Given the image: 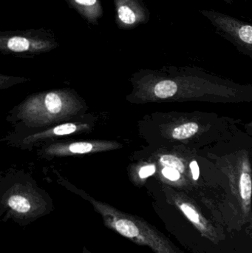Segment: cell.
<instances>
[{"mask_svg": "<svg viewBox=\"0 0 252 253\" xmlns=\"http://www.w3.org/2000/svg\"><path fill=\"white\" fill-rule=\"evenodd\" d=\"M95 211L102 216L104 225L131 241L147 247L155 253H182L164 234L143 218L121 212L108 204L87 197Z\"/></svg>", "mask_w": 252, "mask_h": 253, "instance_id": "obj_1", "label": "cell"}, {"mask_svg": "<svg viewBox=\"0 0 252 253\" xmlns=\"http://www.w3.org/2000/svg\"><path fill=\"white\" fill-rule=\"evenodd\" d=\"M49 202L37 193L23 190L9 192L1 201V214L20 226H28L51 212Z\"/></svg>", "mask_w": 252, "mask_h": 253, "instance_id": "obj_2", "label": "cell"}, {"mask_svg": "<svg viewBox=\"0 0 252 253\" xmlns=\"http://www.w3.org/2000/svg\"><path fill=\"white\" fill-rule=\"evenodd\" d=\"M75 108L73 101L65 93L50 92L31 98L21 114L27 121L44 124L69 115Z\"/></svg>", "mask_w": 252, "mask_h": 253, "instance_id": "obj_3", "label": "cell"}, {"mask_svg": "<svg viewBox=\"0 0 252 253\" xmlns=\"http://www.w3.org/2000/svg\"><path fill=\"white\" fill-rule=\"evenodd\" d=\"M200 13L210 21L217 34L233 43L241 50L252 53L251 24L212 9L201 10Z\"/></svg>", "mask_w": 252, "mask_h": 253, "instance_id": "obj_4", "label": "cell"}, {"mask_svg": "<svg viewBox=\"0 0 252 253\" xmlns=\"http://www.w3.org/2000/svg\"><path fill=\"white\" fill-rule=\"evenodd\" d=\"M174 203L203 237L214 244H218L224 239V236L200 212L193 204L181 199H176Z\"/></svg>", "mask_w": 252, "mask_h": 253, "instance_id": "obj_5", "label": "cell"}, {"mask_svg": "<svg viewBox=\"0 0 252 253\" xmlns=\"http://www.w3.org/2000/svg\"><path fill=\"white\" fill-rule=\"evenodd\" d=\"M239 194L241 196L243 216L245 222H247L251 212L252 179L250 172L246 169L243 171L240 177Z\"/></svg>", "mask_w": 252, "mask_h": 253, "instance_id": "obj_6", "label": "cell"}, {"mask_svg": "<svg viewBox=\"0 0 252 253\" xmlns=\"http://www.w3.org/2000/svg\"><path fill=\"white\" fill-rule=\"evenodd\" d=\"M102 144H93V143L81 141V142L72 143L68 145L66 148L65 147H56L52 151L57 152L59 154L63 153H70L72 154H85V153H91L96 151V150L102 149Z\"/></svg>", "mask_w": 252, "mask_h": 253, "instance_id": "obj_7", "label": "cell"}, {"mask_svg": "<svg viewBox=\"0 0 252 253\" xmlns=\"http://www.w3.org/2000/svg\"><path fill=\"white\" fill-rule=\"evenodd\" d=\"M178 91V85L172 80H163L159 82L154 88V93L160 99H167L175 96Z\"/></svg>", "mask_w": 252, "mask_h": 253, "instance_id": "obj_8", "label": "cell"}, {"mask_svg": "<svg viewBox=\"0 0 252 253\" xmlns=\"http://www.w3.org/2000/svg\"><path fill=\"white\" fill-rule=\"evenodd\" d=\"M198 129H199V126L197 123H185L175 128L172 132V135L175 139H186L196 134Z\"/></svg>", "mask_w": 252, "mask_h": 253, "instance_id": "obj_9", "label": "cell"}, {"mask_svg": "<svg viewBox=\"0 0 252 253\" xmlns=\"http://www.w3.org/2000/svg\"><path fill=\"white\" fill-rule=\"evenodd\" d=\"M7 46L12 51L20 53L29 50L31 42L29 40L23 37H14L8 40Z\"/></svg>", "mask_w": 252, "mask_h": 253, "instance_id": "obj_10", "label": "cell"}, {"mask_svg": "<svg viewBox=\"0 0 252 253\" xmlns=\"http://www.w3.org/2000/svg\"><path fill=\"white\" fill-rule=\"evenodd\" d=\"M160 162L165 168H173L181 173L184 171V165L183 162L176 156L172 155H164L160 158Z\"/></svg>", "mask_w": 252, "mask_h": 253, "instance_id": "obj_11", "label": "cell"}, {"mask_svg": "<svg viewBox=\"0 0 252 253\" xmlns=\"http://www.w3.org/2000/svg\"><path fill=\"white\" fill-rule=\"evenodd\" d=\"M118 17L121 22L127 25H132L136 21V16L134 12L127 6H121L118 10Z\"/></svg>", "mask_w": 252, "mask_h": 253, "instance_id": "obj_12", "label": "cell"}, {"mask_svg": "<svg viewBox=\"0 0 252 253\" xmlns=\"http://www.w3.org/2000/svg\"><path fill=\"white\" fill-rule=\"evenodd\" d=\"M78 126L72 123H66V124L56 126L52 130V134L56 135H69V134L73 133L77 130Z\"/></svg>", "mask_w": 252, "mask_h": 253, "instance_id": "obj_13", "label": "cell"}, {"mask_svg": "<svg viewBox=\"0 0 252 253\" xmlns=\"http://www.w3.org/2000/svg\"><path fill=\"white\" fill-rule=\"evenodd\" d=\"M162 174L166 178L172 181H179L180 178V172L173 168H164L162 169Z\"/></svg>", "mask_w": 252, "mask_h": 253, "instance_id": "obj_14", "label": "cell"}, {"mask_svg": "<svg viewBox=\"0 0 252 253\" xmlns=\"http://www.w3.org/2000/svg\"><path fill=\"white\" fill-rule=\"evenodd\" d=\"M155 172V165H147V166L143 167L139 171V176L141 178H146L150 175H153Z\"/></svg>", "mask_w": 252, "mask_h": 253, "instance_id": "obj_15", "label": "cell"}, {"mask_svg": "<svg viewBox=\"0 0 252 253\" xmlns=\"http://www.w3.org/2000/svg\"><path fill=\"white\" fill-rule=\"evenodd\" d=\"M189 168H190L191 172H192V178L196 181L200 177V169L198 162L196 161L191 162Z\"/></svg>", "mask_w": 252, "mask_h": 253, "instance_id": "obj_16", "label": "cell"}, {"mask_svg": "<svg viewBox=\"0 0 252 253\" xmlns=\"http://www.w3.org/2000/svg\"><path fill=\"white\" fill-rule=\"evenodd\" d=\"M75 2L85 6H92L96 4L97 0H75Z\"/></svg>", "mask_w": 252, "mask_h": 253, "instance_id": "obj_17", "label": "cell"}, {"mask_svg": "<svg viewBox=\"0 0 252 253\" xmlns=\"http://www.w3.org/2000/svg\"><path fill=\"white\" fill-rule=\"evenodd\" d=\"M81 253H92L90 252V251H88V250H87V248H86L85 247H84V248H83L82 252H81Z\"/></svg>", "mask_w": 252, "mask_h": 253, "instance_id": "obj_18", "label": "cell"}, {"mask_svg": "<svg viewBox=\"0 0 252 253\" xmlns=\"http://www.w3.org/2000/svg\"><path fill=\"white\" fill-rule=\"evenodd\" d=\"M223 1H224L225 2L228 3V4H232V3H233V0H223Z\"/></svg>", "mask_w": 252, "mask_h": 253, "instance_id": "obj_19", "label": "cell"}]
</instances>
